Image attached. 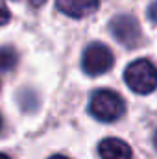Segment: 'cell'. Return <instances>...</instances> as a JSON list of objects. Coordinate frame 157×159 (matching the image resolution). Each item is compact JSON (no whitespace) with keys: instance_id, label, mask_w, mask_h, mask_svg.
Returning <instances> with one entry per match:
<instances>
[{"instance_id":"8992f818","label":"cell","mask_w":157,"mask_h":159,"mask_svg":"<svg viewBox=\"0 0 157 159\" xmlns=\"http://www.w3.org/2000/svg\"><path fill=\"white\" fill-rule=\"evenodd\" d=\"M57 9L69 17L81 19L98 9V0H56Z\"/></svg>"},{"instance_id":"8fae6325","label":"cell","mask_w":157,"mask_h":159,"mask_svg":"<svg viewBox=\"0 0 157 159\" xmlns=\"http://www.w3.org/2000/svg\"><path fill=\"white\" fill-rule=\"evenodd\" d=\"M50 159H70V157H67V156H52Z\"/></svg>"},{"instance_id":"3957f363","label":"cell","mask_w":157,"mask_h":159,"mask_svg":"<svg viewBox=\"0 0 157 159\" xmlns=\"http://www.w3.org/2000/svg\"><path fill=\"white\" fill-rule=\"evenodd\" d=\"M113 52L102 44V43H92L85 48L83 52V57H81V65H83V70L91 76H98V74H104L107 72L111 67H113Z\"/></svg>"},{"instance_id":"277c9868","label":"cell","mask_w":157,"mask_h":159,"mask_svg":"<svg viewBox=\"0 0 157 159\" xmlns=\"http://www.w3.org/2000/svg\"><path fill=\"white\" fill-rule=\"evenodd\" d=\"M111 34L124 46H137L141 43V26L131 15H118L109 24Z\"/></svg>"},{"instance_id":"7a4b0ae2","label":"cell","mask_w":157,"mask_h":159,"mask_svg":"<svg viewBox=\"0 0 157 159\" xmlns=\"http://www.w3.org/2000/svg\"><path fill=\"white\" fill-rule=\"evenodd\" d=\"M124 109H126L124 100L120 98V94H117L111 89L96 91L91 96V102H89L91 115L96 120H102V122H115V120H118L124 115Z\"/></svg>"},{"instance_id":"5b68a950","label":"cell","mask_w":157,"mask_h":159,"mask_svg":"<svg viewBox=\"0 0 157 159\" xmlns=\"http://www.w3.org/2000/svg\"><path fill=\"white\" fill-rule=\"evenodd\" d=\"M102 159H133V152L128 143L117 137H107L98 146Z\"/></svg>"},{"instance_id":"7c38bea8","label":"cell","mask_w":157,"mask_h":159,"mask_svg":"<svg viewBox=\"0 0 157 159\" xmlns=\"http://www.w3.org/2000/svg\"><path fill=\"white\" fill-rule=\"evenodd\" d=\"M0 159H11L9 156H6V154H0Z\"/></svg>"},{"instance_id":"6da1fadb","label":"cell","mask_w":157,"mask_h":159,"mask_svg":"<svg viewBox=\"0 0 157 159\" xmlns=\"http://www.w3.org/2000/svg\"><path fill=\"white\" fill-rule=\"evenodd\" d=\"M124 80L137 94H150L157 89V67L148 59H137L128 65Z\"/></svg>"},{"instance_id":"4fadbf2b","label":"cell","mask_w":157,"mask_h":159,"mask_svg":"<svg viewBox=\"0 0 157 159\" xmlns=\"http://www.w3.org/2000/svg\"><path fill=\"white\" fill-rule=\"evenodd\" d=\"M154 144H155V148H157V131H155V135H154Z\"/></svg>"},{"instance_id":"30bf717a","label":"cell","mask_w":157,"mask_h":159,"mask_svg":"<svg viewBox=\"0 0 157 159\" xmlns=\"http://www.w3.org/2000/svg\"><path fill=\"white\" fill-rule=\"evenodd\" d=\"M44 2H46V0H30V4H32L34 7H41Z\"/></svg>"},{"instance_id":"ba28073f","label":"cell","mask_w":157,"mask_h":159,"mask_svg":"<svg viewBox=\"0 0 157 159\" xmlns=\"http://www.w3.org/2000/svg\"><path fill=\"white\" fill-rule=\"evenodd\" d=\"M9 17H11V13L7 9V6L4 4V0H0V24H6L9 20Z\"/></svg>"},{"instance_id":"52a82bcc","label":"cell","mask_w":157,"mask_h":159,"mask_svg":"<svg viewBox=\"0 0 157 159\" xmlns=\"http://www.w3.org/2000/svg\"><path fill=\"white\" fill-rule=\"evenodd\" d=\"M19 56L15 52V48L11 46H0V70H11L17 67Z\"/></svg>"},{"instance_id":"9c48e42d","label":"cell","mask_w":157,"mask_h":159,"mask_svg":"<svg viewBox=\"0 0 157 159\" xmlns=\"http://www.w3.org/2000/svg\"><path fill=\"white\" fill-rule=\"evenodd\" d=\"M148 17H150L152 22H155L157 24V2H154V4L150 6V9H148Z\"/></svg>"},{"instance_id":"5bb4252c","label":"cell","mask_w":157,"mask_h":159,"mask_svg":"<svg viewBox=\"0 0 157 159\" xmlns=\"http://www.w3.org/2000/svg\"><path fill=\"white\" fill-rule=\"evenodd\" d=\"M0 129H2V117H0Z\"/></svg>"}]
</instances>
